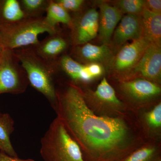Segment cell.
<instances>
[{
  "mask_svg": "<svg viewBox=\"0 0 161 161\" xmlns=\"http://www.w3.org/2000/svg\"><path fill=\"white\" fill-rule=\"evenodd\" d=\"M29 84L26 73L13 51L5 49L0 61V94H21Z\"/></svg>",
  "mask_w": 161,
  "mask_h": 161,
  "instance_id": "7",
  "label": "cell"
},
{
  "mask_svg": "<svg viewBox=\"0 0 161 161\" xmlns=\"http://www.w3.org/2000/svg\"><path fill=\"white\" fill-rule=\"evenodd\" d=\"M150 43L143 37L124 46L112 60L113 77L116 81L128 80L130 73Z\"/></svg>",
  "mask_w": 161,
  "mask_h": 161,
  "instance_id": "8",
  "label": "cell"
},
{
  "mask_svg": "<svg viewBox=\"0 0 161 161\" xmlns=\"http://www.w3.org/2000/svg\"><path fill=\"white\" fill-rule=\"evenodd\" d=\"M118 8L127 14L141 15L145 8L143 0H120L117 2Z\"/></svg>",
  "mask_w": 161,
  "mask_h": 161,
  "instance_id": "23",
  "label": "cell"
},
{
  "mask_svg": "<svg viewBox=\"0 0 161 161\" xmlns=\"http://www.w3.org/2000/svg\"><path fill=\"white\" fill-rule=\"evenodd\" d=\"M57 117L77 143L85 161H120L148 142L135 114L100 117L87 106L82 91L71 83L57 88Z\"/></svg>",
  "mask_w": 161,
  "mask_h": 161,
  "instance_id": "1",
  "label": "cell"
},
{
  "mask_svg": "<svg viewBox=\"0 0 161 161\" xmlns=\"http://www.w3.org/2000/svg\"><path fill=\"white\" fill-rule=\"evenodd\" d=\"M52 66L55 70L63 72L70 78V83L78 87L92 82L101 77L103 66L98 63L83 64L79 63L69 55L62 56Z\"/></svg>",
  "mask_w": 161,
  "mask_h": 161,
  "instance_id": "9",
  "label": "cell"
},
{
  "mask_svg": "<svg viewBox=\"0 0 161 161\" xmlns=\"http://www.w3.org/2000/svg\"><path fill=\"white\" fill-rule=\"evenodd\" d=\"M26 18L19 0H0V26L14 24Z\"/></svg>",
  "mask_w": 161,
  "mask_h": 161,
  "instance_id": "18",
  "label": "cell"
},
{
  "mask_svg": "<svg viewBox=\"0 0 161 161\" xmlns=\"http://www.w3.org/2000/svg\"><path fill=\"white\" fill-rule=\"evenodd\" d=\"M157 161H161V158H159L158 159V160Z\"/></svg>",
  "mask_w": 161,
  "mask_h": 161,
  "instance_id": "29",
  "label": "cell"
},
{
  "mask_svg": "<svg viewBox=\"0 0 161 161\" xmlns=\"http://www.w3.org/2000/svg\"><path fill=\"white\" fill-rule=\"evenodd\" d=\"M137 78L161 85V45L150 43L130 73L128 80Z\"/></svg>",
  "mask_w": 161,
  "mask_h": 161,
  "instance_id": "10",
  "label": "cell"
},
{
  "mask_svg": "<svg viewBox=\"0 0 161 161\" xmlns=\"http://www.w3.org/2000/svg\"><path fill=\"white\" fill-rule=\"evenodd\" d=\"M40 154L44 161H85L80 147L58 117L41 139Z\"/></svg>",
  "mask_w": 161,
  "mask_h": 161,
  "instance_id": "3",
  "label": "cell"
},
{
  "mask_svg": "<svg viewBox=\"0 0 161 161\" xmlns=\"http://www.w3.org/2000/svg\"><path fill=\"white\" fill-rule=\"evenodd\" d=\"M113 35L114 42L117 45H122L129 40L135 41L143 37L141 15L126 14L122 18Z\"/></svg>",
  "mask_w": 161,
  "mask_h": 161,
  "instance_id": "16",
  "label": "cell"
},
{
  "mask_svg": "<svg viewBox=\"0 0 161 161\" xmlns=\"http://www.w3.org/2000/svg\"><path fill=\"white\" fill-rule=\"evenodd\" d=\"M98 26L99 13L94 8L73 18L69 35L73 46L82 45L95 39L98 35Z\"/></svg>",
  "mask_w": 161,
  "mask_h": 161,
  "instance_id": "11",
  "label": "cell"
},
{
  "mask_svg": "<svg viewBox=\"0 0 161 161\" xmlns=\"http://www.w3.org/2000/svg\"><path fill=\"white\" fill-rule=\"evenodd\" d=\"M14 121L8 114L0 115V150L9 156L18 157L10 140L13 131Z\"/></svg>",
  "mask_w": 161,
  "mask_h": 161,
  "instance_id": "21",
  "label": "cell"
},
{
  "mask_svg": "<svg viewBox=\"0 0 161 161\" xmlns=\"http://www.w3.org/2000/svg\"><path fill=\"white\" fill-rule=\"evenodd\" d=\"M112 53L107 44L100 46L86 43L82 45L73 46L72 57L78 62L86 64L98 63L102 65L112 59Z\"/></svg>",
  "mask_w": 161,
  "mask_h": 161,
  "instance_id": "15",
  "label": "cell"
},
{
  "mask_svg": "<svg viewBox=\"0 0 161 161\" xmlns=\"http://www.w3.org/2000/svg\"><path fill=\"white\" fill-rule=\"evenodd\" d=\"M4 51L2 52V53H0V61H1V60H2V58H3V52H4Z\"/></svg>",
  "mask_w": 161,
  "mask_h": 161,
  "instance_id": "28",
  "label": "cell"
},
{
  "mask_svg": "<svg viewBox=\"0 0 161 161\" xmlns=\"http://www.w3.org/2000/svg\"><path fill=\"white\" fill-rule=\"evenodd\" d=\"M0 161H36L31 159H22L18 157H13L7 155L3 152L0 153Z\"/></svg>",
  "mask_w": 161,
  "mask_h": 161,
  "instance_id": "26",
  "label": "cell"
},
{
  "mask_svg": "<svg viewBox=\"0 0 161 161\" xmlns=\"http://www.w3.org/2000/svg\"><path fill=\"white\" fill-rule=\"evenodd\" d=\"M61 34L59 29L55 33L48 35L44 40L40 41L36 45L31 47L38 57L50 65H53L65 55L64 53L69 46V41Z\"/></svg>",
  "mask_w": 161,
  "mask_h": 161,
  "instance_id": "12",
  "label": "cell"
},
{
  "mask_svg": "<svg viewBox=\"0 0 161 161\" xmlns=\"http://www.w3.org/2000/svg\"><path fill=\"white\" fill-rule=\"evenodd\" d=\"M145 9L155 13L161 14V0L145 1Z\"/></svg>",
  "mask_w": 161,
  "mask_h": 161,
  "instance_id": "25",
  "label": "cell"
},
{
  "mask_svg": "<svg viewBox=\"0 0 161 161\" xmlns=\"http://www.w3.org/2000/svg\"><path fill=\"white\" fill-rule=\"evenodd\" d=\"M116 82V95L134 114L161 101L160 85L138 78Z\"/></svg>",
  "mask_w": 161,
  "mask_h": 161,
  "instance_id": "5",
  "label": "cell"
},
{
  "mask_svg": "<svg viewBox=\"0 0 161 161\" xmlns=\"http://www.w3.org/2000/svg\"><path fill=\"white\" fill-rule=\"evenodd\" d=\"M80 89L87 106L97 116L114 118L130 112L105 77L103 78L95 90L88 88Z\"/></svg>",
  "mask_w": 161,
  "mask_h": 161,
  "instance_id": "6",
  "label": "cell"
},
{
  "mask_svg": "<svg viewBox=\"0 0 161 161\" xmlns=\"http://www.w3.org/2000/svg\"><path fill=\"white\" fill-rule=\"evenodd\" d=\"M55 2L65 9L70 12L78 13L81 10L85 1L83 0H55Z\"/></svg>",
  "mask_w": 161,
  "mask_h": 161,
  "instance_id": "24",
  "label": "cell"
},
{
  "mask_svg": "<svg viewBox=\"0 0 161 161\" xmlns=\"http://www.w3.org/2000/svg\"><path fill=\"white\" fill-rule=\"evenodd\" d=\"M99 6L98 34L102 43L108 45L123 13L117 6H111L107 3H100Z\"/></svg>",
  "mask_w": 161,
  "mask_h": 161,
  "instance_id": "14",
  "label": "cell"
},
{
  "mask_svg": "<svg viewBox=\"0 0 161 161\" xmlns=\"http://www.w3.org/2000/svg\"><path fill=\"white\" fill-rule=\"evenodd\" d=\"M58 29L46 24L44 17L26 18L14 24L1 26V33L5 49L14 50L35 46L40 41L39 35L45 32L53 34Z\"/></svg>",
  "mask_w": 161,
  "mask_h": 161,
  "instance_id": "4",
  "label": "cell"
},
{
  "mask_svg": "<svg viewBox=\"0 0 161 161\" xmlns=\"http://www.w3.org/2000/svg\"><path fill=\"white\" fill-rule=\"evenodd\" d=\"M13 51L26 73L29 84L46 97L53 108L57 100L53 68L38 57L31 46Z\"/></svg>",
  "mask_w": 161,
  "mask_h": 161,
  "instance_id": "2",
  "label": "cell"
},
{
  "mask_svg": "<svg viewBox=\"0 0 161 161\" xmlns=\"http://www.w3.org/2000/svg\"><path fill=\"white\" fill-rule=\"evenodd\" d=\"M5 50L4 46H3V41H2V36H1V26H0V53L4 51Z\"/></svg>",
  "mask_w": 161,
  "mask_h": 161,
  "instance_id": "27",
  "label": "cell"
},
{
  "mask_svg": "<svg viewBox=\"0 0 161 161\" xmlns=\"http://www.w3.org/2000/svg\"><path fill=\"white\" fill-rule=\"evenodd\" d=\"M44 20L48 26L56 28L59 23H62L70 28L73 18L67 11L58 4L55 0H50L46 9Z\"/></svg>",
  "mask_w": 161,
  "mask_h": 161,
  "instance_id": "20",
  "label": "cell"
},
{
  "mask_svg": "<svg viewBox=\"0 0 161 161\" xmlns=\"http://www.w3.org/2000/svg\"><path fill=\"white\" fill-rule=\"evenodd\" d=\"M161 158V143L146 142L120 161H157Z\"/></svg>",
  "mask_w": 161,
  "mask_h": 161,
  "instance_id": "19",
  "label": "cell"
},
{
  "mask_svg": "<svg viewBox=\"0 0 161 161\" xmlns=\"http://www.w3.org/2000/svg\"><path fill=\"white\" fill-rule=\"evenodd\" d=\"M143 37L150 43L161 45V14L155 13L145 9L141 14Z\"/></svg>",
  "mask_w": 161,
  "mask_h": 161,
  "instance_id": "17",
  "label": "cell"
},
{
  "mask_svg": "<svg viewBox=\"0 0 161 161\" xmlns=\"http://www.w3.org/2000/svg\"><path fill=\"white\" fill-rule=\"evenodd\" d=\"M50 0H19L26 18L42 17Z\"/></svg>",
  "mask_w": 161,
  "mask_h": 161,
  "instance_id": "22",
  "label": "cell"
},
{
  "mask_svg": "<svg viewBox=\"0 0 161 161\" xmlns=\"http://www.w3.org/2000/svg\"><path fill=\"white\" fill-rule=\"evenodd\" d=\"M134 114L146 140L161 143V101Z\"/></svg>",
  "mask_w": 161,
  "mask_h": 161,
  "instance_id": "13",
  "label": "cell"
}]
</instances>
